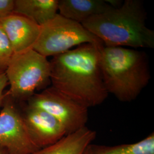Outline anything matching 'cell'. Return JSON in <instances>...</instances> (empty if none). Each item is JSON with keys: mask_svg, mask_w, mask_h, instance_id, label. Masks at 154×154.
Masks as SVG:
<instances>
[{"mask_svg": "<svg viewBox=\"0 0 154 154\" xmlns=\"http://www.w3.org/2000/svg\"><path fill=\"white\" fill-rule=\"evenodd\" d=\"M103 45L85 44L50 61L52 86L87 108L102 104L109 93L100 66Z\"/></svg>", "mask_w": 154, "mask_h": 154, "instance_id": "obj_1", "label": "cell"}, {"mask_svg": "<svg viewBox=\"0 0 154 154\" xmlns=\"http://www.w3.org/2000/svg\"><path fill=\"white\" fill-rule=\"evenodd\" d=\"M146 19L141 1L126 0L81 24L105 46L153 49L154 31L147 26Z\"/></svg>", "mask_w": 154, "mask_h": 154, "instance_id": "obj_2", "label": "cell"}, {"mask_svg": "<svg viewBox=\"0 0 154 154\" xmlns=\"http://www.w3.org/2000/svg\"><path fill=\"white\" fill-rule=\"evenodd\" d=\"M100 66L108 93L123 102L136 99L151 78L147 55L137 50L103 45Z\"/></svg>", "mask_w": 154, "mask_h": 154, "instance_id": "obj_3", "label": "cell"}, {"mask_svg": "<svg viewBox=\"0 0 154 154\" xmlns=\"http://www.w3.org/2000/svg\"><path fill=\"white\" fill-rule=\"evenodd\" d=\"M5 72L7 92L16 102L28 101L51 82L50 61L33 49L14 54Z\"/></svg>", "mask_w": 154, "mask_h": 154, "instance_id": "obj_4", "label": "cell"}, {"mask_svg": "<svg viewBox=\"0 0 154 154\" xmlns=\"http://www.w3.org/2000/svg\"><path fill=\"white\" fill-rule=\"evenodd\" d=\"M85 44L103 45L81 23L58 13L53 19L40 26L38 37L33 49L47 58L60 55Z\"/></svg>", "mask_w": 154, "mask_h": 154, "instance_id": "obj_5", "label": "cell"}, {"mask_svg": "<svg viewBox=\"0 0 154 154\" xmlns=\"http://www.w3.org/2000/svg\"><path fill=\"white\" fill-rule=\"evenodd\" d=\"M28 105L37 107L54 117L64 127L67 135L86 127L88 108L51 86L35 94Z\"/></svg>", "mask_w": 154, "mask_h": 154, "instance_id": "obj_6", "label": "cell"}, {"mask_svg": "<svg viewBox=\"0 0 154 154\" xmlns=\"http://www.w3.org/2000/svg\"><path fill=\"white\" fill-rule=\"evenodd\" d=\"M8 94L0 111V147L10 154H31L38 150L29 136L21 111Z\"/></svg>", "mask_w": 154, "mask_h": 154, "instance_id": "obj_7", "label": "cell"}, {"mask_svg": "<svg viewBox=\"0 0 154 154\" xmlns=\"http://www.w3.org/2000/svg\"><path fill=\"white\" fill-rule=\"evenodd\" d=\"M21 111L29 136L38 149L51 146L67 135L61 123L44 110L27 105Z\"/></svg>", "mask_w": 154, "mask_h": 154, "instance_id": "obj_8", "label": "cell"}, {"mask_svg": "<svg viewBox=\"0 0 154 154\" xmlns=\"http://www.w3.org/2000/svg\"><path fill=\"white\" fill-rule=\"evenodd\" d=\"M0 27L9 39L14 54L33 49L40 31V26L35 22L14 13L0 19Z\"/></svg>", "mask_w": 154, "mask_h": 154, "instance_id": "obj_9", "label": "cell"}, {"mask_svg": "<svg viewBox=\"0 0 154 154\" xmlns=\"http://www.w3.org/2000/svg\"><path fill=\"white\" fill-rule=\"evenodd\" d=\"M96 136L95 131L84 127L75 132L66 135L54 144L31 154H82Z\"/></svg>", "mask_w": 154, "mask_h": 154, "instance_id": "obj_10", "label": "cell"}, {"mask_svg": "<svg viewBox=\"0 0 154 154\" xmlns=\"http://www.w3.org/2000/svg\"><path fill=\"white\" fill-rule=\"evenodd\" d=\"M112 6L106 0H61L58 11L60 15L82 23L91 17L109 10Z\"/></svg>", "mask_w": 154, "mask_h": 154, "instance_id": "obj_11", "label": "cell"}, {"mask_svg": "<svg viewBox=\"0 0 154 154\" xmlns=\"http://www.w3.org/2000/svg\"><path fill=\"white\" fill-rule=\"evenodd\" d=\"M14 13L35 22L39 26L58 14V0H14Z\"/></svg>", "mask_w": 154, "mask_h": 154, "instance_id": "obj_12", "label": "cell"}, {"mask_svg": "<svg viewBox=\"0 0 154 154\" xmlns=\"http://www.w3.org/2000/svg\"><path fill=\"white\" fill-rule=\"evenodd\" d=\"M82 154H154V134L136 143L106 146L90 143Z\"/></svg>", "mask_w": 154, "mask_h": 154, "instance_id": "obj_13", "label": "cell"}, {"mask_svg": "<svg viewBox=\"0 0 154 154\" xmlns=\"http://www.w3.org/2000/svg\"><path fill=\"white\" fill-rule=\"evenodd\" d=\"M14 54V52L9 39L0 27V70H5Z\"/></svg>", "mask_w": 154, "mask_h": 154, "instance_id": "obj_14", "label": "cell"}, {"mask_svg": "<svg viewBox=\"0 0 154 154\" xmlns=\"http://www.w3.org/2000/svg\"><path fill=\"white\" fill-rule=\"evenodd\" d=\"M14 0H0V19L14 13Z\"/></svg>", "mask_w": 154, "mask_h": 154, "instance_id": "obj_15", "label": "cell"}, {"mask_svg": "<svg viewBox=\"0 0 154 154\" xmlns=\"http://www.w3.org/2000/svg\"><path fill=\"white\" fill-rule=\"evenodd\" d=\"M8 84L5 72L4 70H0V107H1L7 95V91L5 92V90Z\"/></svg>", "mask_w": 154, "mask_h": 154, "instance_id": "obj_16", "label": "cell"}, {"mask_svg": "<svg viewBox=\"0 0 154 154\" xmlns=\"http://www.w3.org/2000/svg\"><path fill=\"white\" fill-rule=\"evenodd\" d=\"M0 154H10L7 149L2 147H0Z\"/></svg>", "mask_w": 154, "mask_h": 154, "instance_id": "obj_17", "label": "cell"}]
</instances>
